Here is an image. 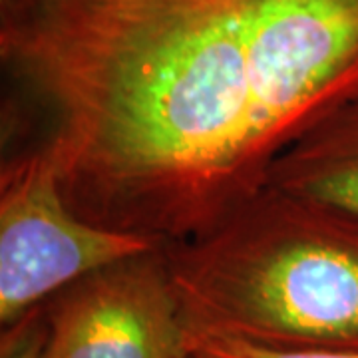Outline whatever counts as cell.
<instances>
[{
    "label": "cell",
    "mask_w": 358,
    "mask_h": 358,
    "mask_svg": "<svg viewBox=\"0 0 358 358\" xmlns=\"http://www.w3.org/2000/svg\"><path fill=\"white\" fill-rule=\"evenodd\" d=\"M267 185L358 213V94L277 157Z\"/></svg>",
    "instance_id": "5b68a950"
},
{
    "label": "cell",
    "mask_w": 358,
    "mask_h": 358,
    "mask_svg": "<svg viewBox=\"0 0 358 358\" xmlns=\"http://www.w3.org/2000/svg\"><path fill=\"white\" fill-rule=\"evenodd\" d=\"M50 336L48 301L2 324L0 358H44Z\"/></svg>",
    "instance_id": "52a82bcc"
},
{
    "label": "cell",
    "mask_w": 358,
    "mask_h": 358,
    "mask_svg": "<svg viewBox=\"0 0 358 358\" xmlns=\"http://www.w3.org/2000/svg\"><path fill=\"white\" fill-rule=\"evenodd\" d=\"M0 60L80 217L167 245L358 94V0H0Z\"/></svg>",
    "instance_id": "6da1fadb"
},
{
    "label": "cell",
    "mask_w": 358,
    "mask_h": 358,
    "mask_svg": "<svg viewBox=\"0 0 358 358\" xmlns=\"http://www.w3.org/2000/svg\"><path fill=\"white\" fill-rule=\"evenodd\" d=\"M192 333L358 350V213L267 185L164 249Z\"/></svg>",
    "instance_id": "7a4b0ae2"
},
{
    "label": "cell",
    "mask_w": 358,
    "mask_h": 358,
    "mask_svg": "<svg viewBox=\"0 0 358 358\" xmlns=\"http://www.w3.org/2000/svg\"><path fill=\"white\" fill-rule=\"evenodd\" d=\"M192 350L193 358H358V350L273 348L203 333H192Z\"/></svg>",
    "instance_id": "8992f818"
},
{
    "label": "cell",
    "mask_w": 358,
    "mask_h": 358,
    "mask_svg": "<svg viewBox=\"0 0 358 358\" xmlns=\"http://www.w3.org/2000/svg\"><path fill=\"white\" fill-rule=\"evenodd\" d=\"M164 249L100 268L52 296L44 358H193Z\"/></svg>",
    "instance_id": "277c9868"
},
{
    "label": "cell",
    "mask_w": 358,
    "mask_h": 358,
    "mask_svg": "<svg viewBox=\"0 0 358 358\" xmlns=\"http://www.w3.org/2000/svg\"><path fill=\"white\" fill-rule=\"evenodd\" d=\"M164 249L155 239L96 225L66 201L52 157L36 143L0 169V322L50 301L100 268Z\"/></svg>",
    "instance_id": "3957f363"
}]
</instances>
